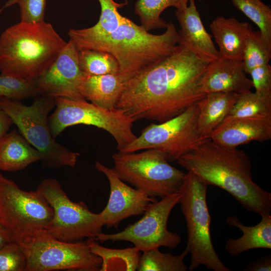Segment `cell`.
Instances as JSON below:
<instances>
[{"label": "cell", "instance_id": "cell-33", "mask_svg": "<svg viewBox=\"0 0 271 271\" xmlns=\"http://www.w3.org/2000/svg\"><path fill=\"white\" fill-rule=\"evenodd\" d=\"M27 258L20 245L12 241L0 249V271H26Z\"/></svg>", "mask_w": 271, "mask_h": 271}, {"label": "cell", "instance_id": "cell-36", "mask_svg": "<svg viewBox=\"0 0 271 271\" xmlns=\"http://www.w3.org/2000/svg\"><path fill=\"white\" fill-rule=\"evenodd\" d=\"M243 270L245 271H270V254L258 257L250 262L246 265Z\"/></svg>", "mask_w": 271, "mask_h": 271}, {"label": "cell", "instance_id": "cell-20", "mask_svg": "<svg viewBox=\"0 0 271 271\" xmlns=\"http://www.w3.org/2000/svg\"><path fill=\"white\" fill-rule=\"evenodd\" d=\"M260 222L254 226H246L238 217L228 216L226 221L228 225L238 228L242 235L237 238H229L225 243V249L233 256H238L244 251L256 249H271V215L261 216Z\"/></svg>", "mask_w": 271, "mask_h": 271}, {"label": "cell", "instance_id": "cell-31", "mask_svg": "<svg viewBox=\"0 0 271 271\" xmlns=\"http://www.w3.org/2000/svg\"><path fill=\"white\" fill-rule=\"evenodd\" d=\"M271 58V45L263 39L259 31H251L244 46L242 62L246 73L253 68L269 64Z\"/></svg>", "mask_w": 271, "mask_h": 271}, {"label": "cell", "instance_id": "cell-2", "mask_svg": "<svg viewBox=\"0 0 271 271\" xmlns=\"http://www.w3.org/2000/svg\"><path fill=\"white\" fill-rule=\"evenodd\" d=\"M178 163L207 185L230 194L247 211L262 216L271 211V193L254 182L247 154L226 148L210 138L185 153Z\"/></svg>", "mask_w": 271, "mask_h": 271}, {"label": "cell", "instance_id": "cell-37", "mask_svg": "<svg viewBox=\"0 0 271 271\" xmlns=\"http://www.w3.org/2000/svg\"><path fill=\"white\" fill-rule=\"evenodd\" d=\"M12 124L11 118L0 106V140L8 133Z\"/></svg>", "mask_w": 271, "mask_h": 271}, {"label": "cell", "instance_id": "cell-28", "mask_svg": "<svg viewBox=\"0 0 271 271\" xmlns=\"http://www.w3.org/2000/svg\"><path fill=\"white\" fill-rule=\"evenodd\" d=\"M100 5L101 13L97 23L92 27L82 29H71L68 35L90 36L104 34L112 32L124 20L118 9L124 4H120L113 0H97Z\"/></svg>", "mask_w": 271, "mask_h": 271}, {"label": "cell", "instance_id": "cell-5", "mask_svg": "<svg viewBox=\"0 0 271 271\" xmlns=\"http://www.w3.org/2000/svg\"><path fill=\"white\" fill-rule=\"evenodd\" d=\"M0 106L27 141L42 155V165L46 168L74 167L79 154L57 143L48 125V114L55 106L54 98L38 96L28 106L20 101L0 97Z\"/></svg>", "mask_w": 271, "mask_h": 271}, {"label": "cell", "instance_id": "cell-21", "mask_svg": "<svg viewBox=\"0 0 271 271\" xmlns=\"http://www.w3.org/2000/svg\"><path fill=\"white\" fill-rule=\"evenodd\" d=\"M41 160V153L16 129L0 140V170H21Z\"/></svg>", "mask_w": 271, "mask_h": 271}, {"label": "cell", "instance_id": "cell-17", "mask_svg": "<svg viewBox=\"0 0 271 271\" xmlns=\"http://www.w3.org/2000/svg\"><path fill=\"white\" fill-rule=\"evenodd\" d=\"M175 16L180 27L178 45L209 62L220 58L212 36L202 23L195 0H190L185 8L176 10Z\"/></svg>", "mask_w": 271, "mask_h": 271}, {"label": "cell", "instance_id": "cell-15", "mask_svg": "<svg viewBox=\"0 0 271 271\" xmlns=\"http://www.w3.org/2000/svg\"><path fill=\"white\" fill-rule=\"evenodd\" d=\"M95 168L104 174L110 187L107 204L102 214L104 226L117 228L124 219L131 216L143 215L150 205L158 200L137 188L124 183L116 174L112 168H109L99 161Z\"/></svg>", "mask_w": 271, "mask_h": 271}, {"label": "cell", "instance_id": "cell-10", "mask_svg": "<svg viewBox=\"0 0 271 271\" xmlns=\"http://www.w3.org/2000/svg\"><path fill=\"white\" fill-rule=\"evenodd\" d=\"M47 199L53 216L45 229L55 238L70 242L95 238L104 226L101 212L95 213L83 201H72L56 179L43 180L36 189Z\"/></svg>", "mask_w": 271, "mask_h": 271}, {"label": "cell", "instance_id": "cell-25", "mask_svg": "<svg viewBox=\"0 0 271 271\" xmlns=\"http://www.w3.org/2000/svg\"><path fill=\"white\" fill-rule=\"evenodd\" d=\"M190 0H138L134 11L139 18L141 26L148 32L166 28L168 23L161 18L167 8L175 7L176 10L185 8Z\"/></svg>", "mask_w": 271, "mask_h": 271}, {"label": "cell", "instance_id": "cell-6", "mask_svg": "<svg viewBox=\"0 0 271 271\" xmlns=\"http://www.w3.org/2000/svg\"><path fill=\"white\" fill-rule=\"evenodd\" d=\"M208 186L193 173H186L179 189L181 211L187 228L186 247L190 253L188 269L201 265L214 271H231L223 263L214 247L210 233L211 217L207 203Z\"/></svg>", "mask_w": 271, "mask_h": 271}, {"label": "cell", "instance_id": "cell-29", "mask_svg": "<svg viewBox=\"0 0 271 271\" xmlns=\"http://www.w3.org/2000/svg\"><path fill=\"white\" fill-rule=\"evenodd\" d=\"M80 68L85 76L118 74L119 64L110 54L93 50L78 52Z\"/></svg>", "mask_w": 271, "mask_h": 271}, {"label": "cell", "instance_id": "cell-1", "mask_svg": "<svg viewBox=\"0 0 271 271\" xmlns=\"http://www.w3.org/2000/svg\"><path fill=\"white\" fill-rule=\"evenodd\" d=\"M210 62L177 45L169 56L124 83L115 108L135 121L170 119L205 96L201 86Z\"/></svg>", "mask_w": 271, "mask_h": 271}, {"label": "cell", "instance_id": "cell-22", "mask_svg": "<svg viewBox=\"0 0 271 271\" xmlns=\"http://www.w3.org/2000/svg\"><path fill=\"white\" fill-rule=\"evenodd\" d=\"M239 94L214 92L199 100L197 128L204 137L210 138L211 132L223 121L235 103Z\"/></svg>", "mask_w": 271, "mask_h": 271}, {"label": "cell", "instance_id": "cell-24", "mask_svg": "<svg viewBox=\"0 0 271 271\" xmlns=\"http://www.w3.org/2000/svg\"><path fill=\"white\" fill-rule=\"evenodd\" d=\"M86 241L90 250L102 259L99 271L137 270L142 254L134 246L113 249L101 246L94 238Z\"/></svg>", "mask_w": 271, "mask_h": 271}, {"label": "cell", "instance_id": "cell-8", "mask_svg": "<svg viewBox=\"0 0 271 271\" xmlns=\"http://www.w3.org/2000/svg\"><path fill=\"white\" fill-rule=\"evenodd\" d=\"M111 158L117 176L149 196L161 199L179 193L186 173L171 166L160 152H118Z\"/></svg>", "mask_w": 271, "mask_h": 271}, {"label": "cell", "instance_id": "cell-13", "mask_svg": "<svg viewBox=\"0 0 271 271\" xmlns=\"http://www.w3.org/2000/svg\"><path fill=\"white\" fill-rule=\"evenodd\" d=\"M180 194L177 193L152 203L143 216L118 232H101L95 238L100 243L128 241L143 252L160 247L176 248L181 242L180 234L170 231L168 221L172 210L179 203Z\"/></svg>", "mask_w": 271, "mask_h": 271}, {"label": "cell", "instance_id": "cell-35", "mask_svg": "<svg viewBox=\"0 0 271 271\" xmlns=\"http://www.w3.org/2000/svg\"><path fill=\"white\" fill-rule=\"evenodd\" d=\"M248 74L251 76L255 92L271 95V66L269 64L255 67Z\"/></svg>", "mask_w": 271, "mask_h": 271}, {"label": "cell", "instance_id": "cell-38", "mask_svg": "<svg viewBox=\"0 0 271 271\" xmlns=\"http://www.w3.org/2000/svg\"><path fill=\"white\" fill-rule=\"evenodd\" d=\"M12 241V240L9 234L0 225V249L5 244Z\"/></svg>", "mask_w": 271, "mask_h": 271}, {"label": "cell", "instance_id": "cell-23", "mask_svg": "<svg viewBox=\"0 0 271 271\" xmlns=\"http://www.w3.org/2000/svg\"><path fill=\"white\" fill-rule=\"evenodd\" d=\"M124 83L118 74L86 76L81 86V92L86 100L99 107L115 108Z\"/></svg>", "mask_w": 271, "mask_h": 271}, {"label": "cell", "instance_id": "cell-7", "mask_svg": "<svg viewBox=\"0 0 271 271\" xmlns=\"http://www.w3.org/2000/svg\"><path fill=\"white\" fill-rule=\"evenodd\" d=\"M16 242L26 255V271H97L101 266L102 259L90 250L86 240L61 241L41 229Z\"/></svg>", "mask_w": 271, "mask_h": 271}, {"label": "cell", "instance_id": "cell-19", "mask_svg": "<svg viewBox=\"0 0 271 271\" xmlns=\"http://www.w3.org/2000/svg\"><path fill=\"white\" fill-rule=\"evenodd\" d=\"M219 48L220 58L242 61L246 40L253 30L247 22H241L232 17H216L210 25Z\"/></svg>", "mask_w": 271, "mask_h": 271}, {"label": "cell", "instance_id": "cell-3", "mask_svg": "<svg viewBox=\"0 0 271 271\" xmlns=\"http://www.w3.org/2000/svg\"><path fill=\"white\" fill-rule=\"evenodd\" d=\"M165 32L154 35L125 17L111 32L90 36L68 35L79 51L93 50L112 55L124 82L171 54L178 45V31L168 23Z\"/></svg>", "mask_w": 271, "mask_h": 271}, {"label": "cell", "instance_id": "cell-9", "mask_svg": "<svg viewBox=\"0 0 271 271\" xmlns=\"http://www.w3.org/2000/svg\"><path fill=\"white\" fill-rule=\"evenodd\" d=\"M55 101V111L48 119L50 132L55 139L69 126L92 125L109 132L120 152L137 137L132 130L135 120L120 109L102 108L86 100L58 97Z\"/></svg>", "mask_w": 271, "mask_h": 271}, {"label": "cell", "instance_id": "cell-34", "mask_svg": "<svg viewBox=\"0 0 271 271\" xmlns=\"http://www.w3.org/2000/svg\"><path fill=\"white\" fill-rule=\"evenodd\" d=\"M47 0H10L9 5L18 4L20 7L21 21L38 23L45 22Z\"/></svg>", "mask_w": 271, "mask_h": 271}, {"label": "cell", "instance_id": "cell-14", "mask_svg": "<svg viewBox=\"0 0 271 271\" xmlns=\"http://www.w3.org/2000/svg\"><path fill=\"white\" fill-rule=\"evenodd\" d=\"M78 52L70 40L52 65L33 80L39 96L85 100L81 86L86 76L79 67Z\"/></svg>", "mask_w": 271, "mask_h": 271}, {"label": "cell", "instance_id": "cell-12", "mask_svg": "<svg viewBox=\"0 0 271 271\" xmlns=\"http://www.w3.org/2000/svg\"><path fill=\"white\" fill-rule=\"evenodd\" d=\"M199 112L196 104L170 119L152 123L119 152L155 149L162 153L169 162L177 161L181 156L209 139L203 137L198 131Z\"/></svg>", "mask_w": 271, "mask_h": 271}, {"label": "cell", "instance_id": "cell-32", "mask_svg": "<svg viewBox=\"0 0 271 271\" xmlns=\"http://www.w3.org/2000/svg\"><path fill=\"white\" fill-rule=\"evenodd\" d=\"M33 80L23 79L11 75L0 74V97L21 101L38 96Z\"/></svg>", "mask_w": 271, "mask_h": 271}, {"label": "cell", "instance_id": "cell-30", "mask_svg": "<svg viewBox=\"0 0 271 271\" xmlns=\"http://www.w3.org/2000/svg\"><path fill=\"white\" fill-rule=\"evenodd\" d=\"M235 8L259 28L264 40L271 45V9L260 0H231Z\"/></svg>", "mask_w": 271, "mask_h": 271}, {"label": "cell", "instance_id": "cell-16", "mask_svg": "<svg viewBox=\"0 0 271 271\" xmlns=\"http://www.w3.org/2000/svg\"><path fill=\"white\" fill-rule=\"evenodd\" d=\"M210 139L226 148H235L253 141H267L271 139V119L226 118L211 132Z\"/></svg>", "mask_w": 271, "mask_h": 271}, {"label": "cell", "instance_id": "cell-18", "mask_svg": "<svg viewBox=\"0 0 271 271\" xmlns=\"http://www.w3.org/2000/svg\"><path fill=\"white\" fill-rule=\"evenodd\" d=\"M242 61L220 58L210 62L201 82V90L240 94L251 91V80L246 75Z\"/></svg>", "mask_w": 271, "mask_h": 271}, {"label": "cell", "instance_id": "cell-4", "mask_svg": "<svg viewBox=\"0 0 271 271\" xmlns=\"http://www.w3.org/2000/svg\"><path fill=\"white\" fill-rule=\"evenodd\" d=\"M45 22H20L0 36V72L33 80L55 61L67 44Z\"/></svg>", "mask_w": 271, "mask_h": 271}, {"label": "cell", "instance_id": "cell-39", "mask_svg": "<svg viewBox=\"0 0 271 271\" xmlns=\"http://www.w3.org/2000/svg\"><path fill=\"white\" fill-rule=\"evenodd\" d=\"M2 9H4V8H3ZM3 9H2V10H0V13H1V11H2V10H3Z\"/></svg>", "mask_w": 271, "mask_h": 271}, {"label": "cell", "instance_id": "cell-11", "mask_svg": "<svg viewBox=\"0 0 271 271\" xmlns=\"http://www.w3.org/2000/svg\"><path fill=\"white\" fill-rule=\"evenodd\" d=\"M53 216V208L42 194L22 189L0 173V225L12 241L45 229Z\"/></svg>", "mask_w": 271, "mask_h": 271}, {"label": "cell", "instance_id": "cell-26", "mask_svg": "<svg viewBox=\"0 0 271 271\" xmlns=\"http://www.w3.org/2000/svg\"><path fill=\"white\" fill-rule=\"evenodd\" d=\"M248 117L271 119V95L251 91L239 94L225 118Z\"/></svg>", "mask_w": 271, "mask_h": 271}, {"label": "cell", "instance_id": "cell-27", "mask_svg": "<svg viewBox=\"0 0 271 271\" xmlns=\"http://www.w3.org/2000/svg\"><path fill=\"white\" fill-rule=\"evenodd\" d=\"M189 253L187 247L179 255L162 252L159 248L151 249L141 255L137 270L186 271L188 267L184 262V258Z\"/></svg>", "mask_w": 271, "mask_h": 271}, {"label": "cell", "instance_id": "cell-40", "mask_svg": "<svg viewBox=\"0 0 271 271\" xmlns=\"http://www.w3.org/2000/svg\"><path fill=\"white\" fill-rule=\"evenodd\" d=\"M199 1L201 2V1H202L203 0H198Z\"/></svg>", "mask_w": 271, "mask_h": 271}]
</instances>
